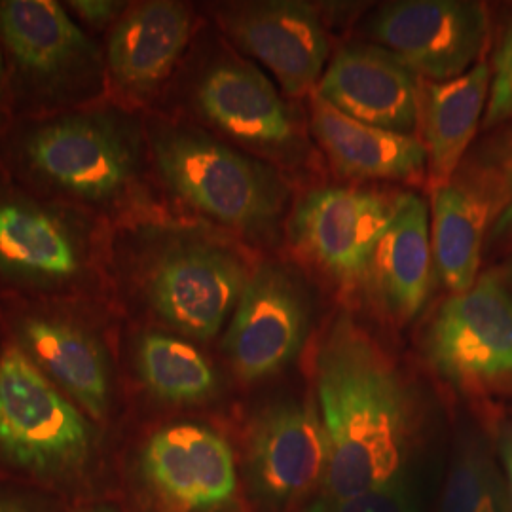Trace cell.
Listing matches in <instances>:
<instances>
[{"label": "cell", "mask_w": 512, "mask_h": 512, "mask_svg": "<svg viewBox=\"0 0 512 512\" xmlns=\"http://www.w3.org/2000/svg\"><path fill=\"white\" fill-rule=\"evenodd\" d=\"M315 389L329 454L321 495L403 482L414 403L399 368L349 317L336 319L317 349Z\"/></svg>", "instance_id": "6da1fadb"}, {"label": "cell", "mask_w": 512, "mask_h": 512, "mask_svg": "<svg viewBox=\"0 0 512 512\" xmlns=\"http://www.w3.org/2000/svg\"><path fill=\"white\" fill-rule=\"evenodd\" d=\"M150 150L164 183L222 226L260 238L285 211L287 186L274 169L205 131L158 124L150 131Z\"/></svg>", "instance_id": "7a4b0ae2"}, {"label": "cell", "mask_w": 512, "mask_h": 512, "mask_svg": "<svg viewBox=\"0 0 512 512\" xmlns=\"http://www.w3.org/2000/svg\"><path fill=\"white\" fill-rule=\"evenodd\" d=\"M16 160L33 183L97 209L133 190L139 145L126 118L109 109L74 110L23 129Z\"/></svg>", "instance_id": "3957f363"}, {"label": "cell", "mask_w": 512, "mask_h": 512, "mask_svg": "<svg viewBox=\"0 0 512 512\" xmlns=\"http://www.w3.org/2000/svg\"><path fill=\"white\" fill-rule=\"evenodd\" d=\"M92 444L88 420L23 348H0V456L38 475H69Z\"/></svg>", "instance_id": "277c9868"}, {"label": "cell", "mask_w": 512, "mask_h": 512, "mask_svg": "<svg viewBox=\"0 0 512 512\" xmlns=\"http://www.w3.org/2000/svg\"><path fill=\"white\" fill-rule=\"evenodd\" d=\"M249 275L236 251L205 239H183L152 258L143 293L171 329L194 340H211L236 310Z\"/></svg>", "instance_id": "5b68a950"}, {"label": "cell", "mask_w": 512, "mask_h": 512, "mask_svg": "<svg viewBox=\"0 0 512 512\" xmlns=\"http://www.w3.org/2000/svg\"><path fill=\"white\" fill-rule=\"evenodd\" d=\"M0 46L44 101L92 95L107 76L92 38L54 0H0Z\"/></svg>", "instance_id": "8992f818"}, {"label": "cell", "mask_w": 512, "mask_h": 512, "mask_svg": "<svg viewBox=\"0 0 512 512\" xmlns=\"http://www.w3.org/2000/svg\"><path fill=\"white\" fill-rule=\"evenodd\" d=\"M427 359L461 387H488L512 376V294L494 272L448 298L425 336Z\"/></svg>", "instance_id": "52a82bcc"}, {"label": "cell", "mask_w": 512, "mask_h": 512, "mask_svg": "<svg viewBox=\"0 0 512 512\" xmlns=\"http://www.w3.org/2000/svg\"><path fill=\"white\" fill-rule=\"evenodd\" d=\"M401 198L348 186L311 190L294 209V247L342 287L357 289Z\"/></svg>", "instance_id": "ba28073f"}, {"label": "cell", "mask_w": 512, "mask_h": 512, "mask_svg": "<svg viewBox=\"0 0 512 512\" xmlns=\"http://www.w3.org/2000/svg\"><path fill=\"white\" fill-rule=\"evenodd\" d=\"M488 29L486 8L465 0L389 2L368 21L376 44L427 82L469 73L486 48Z\"/></svg>", "instance_id": "9c48e42d"}, {"label": "cell", "mask_w": 512, "mask_h": 512, "mask_svg": "<svg viewBox=\"0 0 512 512\" xmlns=\"http://www.w3.org/2000/svg\"><path fill=\"white\" fill-rule=\"evenodd\" d=\"M310 300L300 279L279 262L251 270L224 336L228 361L245 382L281 372L310 330Z\"/></svg>", "instance_id": "30bf717a"}, {"label": "cell", "mask_w": 512, "mask_h": 512, "mask_svg": "<svg viewBox=\"0 0 512 512\" xmlns=\"http://www.w3.org/2000/svg\"><path fill=\"white\" fill-rule=\"evenodd\" d=\"M90 274L82 230L52 205L0 194V277L29 291L63 293Z\"/></svg>", "instance_id": "8fae6325"}, {"label": "cell", "mask_w": 512, "mask_h": 512, "mask_svg": "<svg viewBox=\"0 0 512 512\" xmlns=\"http://www.w3.org/2000/svg\"><path fill=\"white\" fill-rule=\"evenodd\" d=\"M220 27L245 54L253 55L291 97L315 92L329 59L330 44L319 12L294 0L226 4Z\"/></svg>", "instance_id": "7c38bea8"}, {"label": "cell", "mask_w": 512, "mask_h": 512, "mask_svg": "<svg viewBox=\"0 0 512 512\" xmlns=\"http://www.w3.org/2000/svg\"><path fill=\"white\" fill-rule=\"evenodd\" d=\"M327 440L310 403L283 401L256 418L249 467L258 495L274 507L308 499L325 486Z\"/></svg>", "instance_id": "4fadbf2b"}, {"label": "cell", "mask_w": 512, "mask_h": 512, "mask_svg": "<svg viewBox=\"0 0 512 512\" xmlns=\"http://www.w3.org/2000/svg\"><path fill=\"white\" fill-rule=\"evenodd\" d=\"M315 93L349 118L374 128L412 135L420 124V76L378 44L344 46Z\"/></svg>", "instance_id": "5bb4252c"}, {"label": "cell", "mask_w": 512, "mask_h": 512, "mask_svg": "<svg viewBox=\"0 0 512 512\" xmlns=\"http://www.w3.org/2000/svg\"><path fill=\"white\" fill-rule=\"evenodd\" d=\"M196 105L211 126L241 145L262 152H287L296 145L293 110L272 80L247 61L213 63L198 82Z\"/></svg>", "instance_id": "9a60e30c"}, {"label": "cell", "mask_w": 512, "mask_h": 512, "mask_svg": "<svg viewBox=\"0 0 512 512\" xmlns=\"http://www.w3.org/2000/svg\"><path fill=\"white\" fill-rule=\"evenodd\" d=\"M143 469L154 488L188 511H213L238 488L236 458L219 433L194 423L160 429L143 450Z\"/></svg>", "instance_id": "2e32d148"}, {"label": "cell", "mask_w": 512, "mask_h": 512, "mask_svg": "<svg viewBox=\"0 0 512 512\" xmlns=\"http://www.w3.org/2000/svg\"><path fill=\"white\" fill-rule=\"evenodd\" d=\"M190 31L192 14L183 2L150 0L126 8L107 42L110 86L128 99L148 97L177 65Z\"/></svg>", "instance_id": "e0dca14e"}, {"label": "cell", "mask_w": 512, "mask_h": 512, "mask_svg": "<svg viewBox=\"0 0 512 512\" xmlns=\"http://www.w3.org/2000/svg\"><path fill=\"white\" fill-rule=\"evenodd\" d=\"M311 131L330 164L346 177L374 181H416L427 169V152L418 137L363 124L310 95Z\"/></svg>", "instance_id": "ac0fdd59"}, {"label": "cell", "mask_w": 512, "mask_h": 512, "mask_svg": "<svg viewBox=\"0 0 512 512\" xmlns=\"http://www.w3.org/2000/svg\"><path fill=\"white\" fill-rule=\"evenodd\" d=\"M23 351L93 418L110 406V374L105 351L84 327L54 313H27L18 325Z\"/></svg>", "instance_id": "d6986e66"}, {"label": "cell", "mask_w": 512, "mask_h": 512, "mask_svg": "<svg viewBox=\"0 0 512 512\" xmlns=\"http://www.w3.org/2000/svg\"><path fill=\"white\" fill-rule=\"evenodd\" d=\"M431 255L427 205L420 196L403 194L366 277V285L393 317L410 321L420 313L429 291Z\"/></svg>", "instance_id": "ffe728a7"}, {"label": "cell", "mask_w": 512, "mask_h": 512, "mask_svg": "<svg viewBox=\"0 0 512 512\" xmlns=\"http://www.w3.org/2000/svg\"><path fill=\"white\" fill-rule=\"evenodd\" d=\"M492 88V69L478 63L448 82L421 80L423 145L431 190L452 183L465 150L484 120Z\"/></svg>", "instance_id": "44dd1931"}, {"label": "cell", "mask_w": 512, "mask_h": 512, "mask_svg": "<svg viewBox=\"0 0 512 512\" xmlns=\"http://www.w3.org/2000/svg\"><path fill=\"white\" fill-rule=\"evenodd\" d=\"M492 209V196L473 186L450 183L433 190L431 249L444 285L454 294L469 291L478 279Z\"/></svg>", "instance_id": "7402d4cb"}, {"label": "cell", "mask_w": 512, "mask_h": 512, "mask_svg": "<svg viewBox=\"0 0 512 512\" xmlns=\"http://www.w3.org/2000/svg\"><path fill=\"white\" fill-rule=\"evenodd\" d=\"M137 370L148 391L165 403H202L219 385L215 368L200 349L164 332L139 338Z\"/></svg>", "instance_id": "603a6c76"}, {"label": "cell", "mask_w": 512, "mask_h": 512, "mask_svg": "<svg viewBox=\"0 0 512 512\" xmlns=\"http://www.w3.org/2000/svg\"><path fill=\"white\" fill-rule=\"evenodd\" d=\"M440 512H511L507 484L480 444L469 442L456 454L446 476Z\"/></svg>", "instance_id": "cb8c5ba5"}, {"label": "cell", "mask_w": 512, "mask_h": 512, "mask_svg": "<svg viewBox=\"0 0 512 512\" xmlns=\"http://www.w3.org/2000/svg\"><path fill=\"white\" fill-rule=\"evenodd\" d=\"M306 512H418V507L403 480L346 497L319 495Z\"/></svg>", "instance_id": "d4e9b609"}, {"label": "cell", "mask_w": 512, "mask_h": 512, "mask_svg": "<svg viewBox=\"0 0 512 512\" xmlns=\"http://www.w3.org/2000/svg\"><path fill=\"white\" fill-rule=\"evenodd\" d=\"M512 118V25L503 35L494 57L492 88L484 114V128H494Z\"/></svg>", "instance_id": "484cf974"}, {"label": "cell", "mask_w": 512, "mask_h": 512, "mask_svg": "<svg viewBox=\"0 0 512 512\" xmlns=\"http://www.w3.org/2000/svg\"><path fill=\"white\" fill-rule=\"evenodd\" d=\"M501 196L499 209L495 213L494 226L490 236L494 241H505L512 238V145L501 162Z\"/></svg>", "instance_id": "4316f807"}, {"label": "cell", "mask_w": 512, "mask_h": 512, "mask_svg": "<svg viewBox=\"0 0 512 512\" xmlns=\"http://www.w3.org/2000/svg\"><path fill=\"white\" fill-rule=\"evenodd\" d=\"M69 6L86 25L93 29H105L120 19L128 4L116 0H73Z\"/></svg>", "instance_id": "83f0119b"}, {"label": "cell", "mask_w": 512, "mask_h": 512, "mask_svg": "<svg viewBox=\"0 0 512 512\" xmlns=\"http://www.w3.org/2000/svg\"><path fill=\"white\" fill-rule=\"evenodd\" d=\"M499 454L503 461L505 469V478H507V495H509V507L512 512V423L505 425L499 435Z\"/></svg>", "instance_id": "f1b7e54d"}, {"label": "cell", "mask_w": 512, "mask_h": 512, "mask_svg": "<svg viewBox=\"0 0 512 512\" xmlns=\"http://www.w3.org/2000/svg\"><path fill=\"white\" fill-rule=\"evenodd\" d=\"M0 512H27V509L23 505H19L18 501L0 497Z\"/></svg>", "instance_id": "f546056e"}, {"label": "cell", "mask_w": 512, "mask_h": 512, "mask_svg": "<svg viewBox=\"0 0 512 512\" xmlns=\"http://www.w3.org/2000/svg\"><path fill=\"white\" fill-rule=\"evenodd\" d=\"M4 84H6V67H4V54L0 46V118H2V99H4Z\"/></svg>", "instance_id": "4dcf8cb0"}, {"label": "cell", "mask_w": 512, "mask_h": 512, "mask_svg": "<svg viewBox=\"0 0 512 512\" xmlns=\"http://www.w3.org/2000/svg\"><path fill=\"white\" fill-rule=\"evenodd\" d=\"M505 279H507V285H509V289L512 291V260L509 262V266H507V272H505Z\"/></svg>", "instance_id": "1f68e13d"}, {"label": "cell", "mask_w": 512, "mask_h": 512, "mask_svg": "<svg viewBox=\"0 0 512 512\" xmlns=\"http://www.w3.org/2000/svg\"><path fill=\"white\" fill-rule=\"evenodd\" d=\"M92 512H103V511H92Z\"/></svg>", "instance_id": "d6a6232c"}]
</instances>
